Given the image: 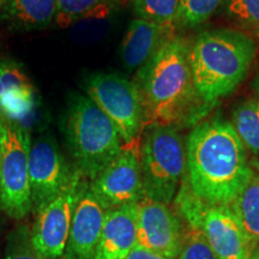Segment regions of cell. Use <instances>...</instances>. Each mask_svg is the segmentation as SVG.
Listing matches in <instances>:
<instances>
[{
  "mask_svg": "<svg viewBox=\"0 0 259 259\" xmlns=\"http://www.w3.org/2000/svg\"><path fill=\"white\" fill-rule=\"evenodd\" d=\"M84 180L85 178L76 168L66 189L36 213V219L30 229L31 244L45 258H63L73 211Z\"/></svg>",
  "mask_w": 259,
  "mask_h": 259,
  "instance_id": "cell-9",
  "label": "cell"
},
{
  "mask_svg": "<svg viewBox=\"0 0 259 259\" xmlns=\"http://www.w3.org/2000/svg\"><path fill=\"white\" fill-rule=\"evenodd\" d=\"M226 16L247 29L259 30V0H225Z\"/></svg>",
  "mask_w": 259,
  "mask_h": 259,
  "instance_id": "cell-24",
  "label": "cell"
},
{
  "mask_svg": "<svg viewBox=\"0 0 259 259\" xmlns=\"http://www.w3.org/2000/svg\"><path fill=\"white\" fill-rule=\"evenodd\" d=\"M255 56L253 40L233 29L204 31L190 50L194 90L204 102H218L245 79Z\"/></svg>",
  "mask_w": 259,
  "mask_h": 259,
  "instance_id": "cell-3",
  "label": "cell"
},
{
  "mask_svg": "<svg viewBox=\"0 0 259 259\" xmlns=\"http://www.w3.org/2000/svg\"><path fill=\"white\" fill-rule=\"evenodd\" d=\"M185 173V181L194 196L211 205H231L254 170L232 124L215 119L191 131Z\"/></svg>",
  "mask_w": 259,
  "mask_h": 259,
  "instance_id": "cell-1",
  "label": "cell"
},
{
  "mask_svg": "<svg viewBox=\"0 0 259 259\" xmlns=\"http://www.w3.org/2000/svg\"><path fill=\"white\" fill-rule=\"evenodd\" d=\"M87 96L115 125L124 144L137 142L144 127V112L136 84L114 72L94 73L87 78Z\"/></svg>",
  "mask_w": 259,
  "mask_h": 259,
  "instance_id": "cell-8",
  "label": "cell"
},
{
  "mask_svg": "<svg viewBox=\"0 0 259 259\" xmlns=\"http://www.w3.org/2000/svg\"><path fill=\"white\" fill-rule=\"evenodd\" d=\"M250 259H259V245L255 247V250L253 251V253H252Z\"/></svg>",
  "mask_w": 259,
  "mask_h": 259,
  "instance_id": "cell-28",
  "label": "cell"
},
{
  "mask_svg": "<svg viewBox=\"0 0 259 259\" xmlns=\"http://www.w3.org/2000/svg\"><path fill=\"white\" fill-rule=\"evenodd\" d=\"M120 0H57L54 23L67 28L90 18H106L118 9Z\"/></svg>",
  "mask_w": 259,
  "mask_h": 259,
  "instance_id": "cell-18",
  "label": "cell"
},
{
  "mask_svg": "<svg viewBox=\"0 0 259 259\" xmlns=\"http://www.w3.org/2000/svg\"><path fill=\"white\" fill-rule=\"evenodd\" d=\"M178 259H220L211 250L204 236L196 229L189 228L184 231L183 245Z\"/></svg>",
  "mask_w": 259,
  "mask_h": 259,
  "instance_id": "cell-25",
  "label": "cell"
},
{
  "mask_svg": "<svg viewBox=\"0 0 259 259\" xmlns=\"http://www.w3.org/2000/svg\"><path fill=\"white\" fill-rule=\"evenodd\" d=\"M64 124L73 166L89 181L121 153L124 144L115 125L87 95L71 97Z\"/></svg>",
  "mask_w": 259,
  "mask_h": 259,
  "instance_id": "cell-4",
  "label": "cell"
},
{
  "mask_svg": "<svg viewBox=\"0 0 259 259\" xmlns=\"http://www.w3.org/2000/svg\"><path fill=\"white\" fill-rule=\"evenodd\" d=\"M106 210L84 180L80 189L63 259H94L102 233Z\"/></svg>",
  "mask_w": 259,
  "mask_h": 259,
  "instance_id": "cell-13",
  "label": "cell"
},
{
  "mask_svg": "<svg viewBox=\"0 0 259 259\" xmlns=\"http://www.w3.org/2000/svg\"><path fill=\"white\" fill-rule=\"evenodd\" d=\"M180 0H134L137 18L162 25H173Z\"/></svg>",
  "mask_w": 259,
  "mask_h": 259,
  "instance_id": "cell-22",
  "label": "cell"
},
{
  "mask_svg": "<svg viewBox=\"0 0 259 259\" xmlns=\"http://www.w3.org/2000/svg\"><path fill=\"white\" fill-rule=\"evenodd\" d=\"M30 148V131L0 111V209L15 220L32 210Z\"/></svg>",
  "mask_w": 259,
  "mask_h": 259,
  "instance_id": "cell-7",
  "label": "cell"
},
{
  "mask_svg": "<svg viewBox=\"0 0 259 259\" xmlns=\"http://www.w3.org/2000/svg\"><path fill=\"white\" fill-rule=\"evenodd\" d=\"M171 25L135 18L128 24L120 47L121 63L127 71L139 70L170 37Z\"/></svg>",
  "mask_w": 259,
  "mask_h": 259,
  "instance_id": "cell-15",
  "label": "cell"
},
{
  "mask_svg": "<svg viewBox=\"0 0 259 259\" xmlns=\"http://www.w3.org/2000/svg\"><path fill=\"white\" fill-rule=\"evenodd\" d=\"M254 164H255V167H257V169L259 170V162H254Z\"/></svg>",
  "mask_w": 259,
  "mask_h": 259,
  "instance_id": "cell-30",
  "label": "cell"
},
{
  "mask_svg": "<svg viewBox=\"0 0 259 259\" xmlns=\"http://www.w3.org/2000/svg\"><path fill=\"white\" fill-rule=\"evenodd\" d=\"M223 4L225 0H180L174 24L184 28L198 27Z\"/></svg>",
  "mask_w": 259,
  "mask_h": 259,
  "instance_id": "cell-21",
  "label": "cell"
},
{
  "mask_svg": "<svg viewBox=\"0 0 259 259\" xmlns=\"http://www.w3.org/2000/svg\"><path fill=\"white\" fill-rule=\"evenodd\" d=\"M126 259H167L162 255L155 253V252H151L147 250V248L142 247V246H136V247L130 252Z\"/></svg>",
  "mask_w": 259,
  "mask_h": 259,
  "instance_id": "cell-26",
  "label": "cell"
},
{
  "mask_svg": "<svg viewBox=\"0 0 259 259\" xmlns=\"http://www.w3.org/2000/svg\"><path fill=\"white\" fill-rule=\"evenodd\" d=\"M177 215L204 236L220 259H250L257 244L246 234L229 205H211L196 197L186 181L176 196Z\"/></svg>",
  "mask_w": 259,
  "mask_h": 259,
  "instance_id": "cell-6",
  "label": "cell"
},
{
  "mask_svg": "<svg viewBox=\"0 0 259 259\" xmlns=\"http://www.w3.org/2000/svg\"><path fill=\"white\" fill-rule=\"evenodd\" d=\"M190 50L184 38L170 36L138 70L134 83L143 106L144 125H173L197 95Z\"/></svg>",
  "mask_w": 259,
  "mask_h": 259,
  "instance_id": "cell-2",
  "label": "cell"
},
{
  "mask_svg": "<svg viewBox=\"0 0 259 259\" xmlns=\"http://www.w3.org/2000/svg\"><path fill=\"white\" fill-rule=\"evenodd\" d=\"M229 206L246 234L259 245V174H253Z\"/></svg>",
  "mask_w": 259,
  "mask_h": 259,
  "instance_id": "cell-19",
  "label": "cell"
},
{
  "mask_svg": "<svg viewBox=\"0 0 259 259\" xmlns=\"http://www.w3.org/2000/svg\"><path fill=\"white\" fill-rule=\"evenodd\" d=\"M3 259H48L41 255L31 244L30 229L19 225L12 229L6 240Z\"/></svg>",
  "mask_w": 259,
  "mask_h": 259,
  "instance_id": "cell-23",
  "label": "cell"
},
{
  "mask_svg": "<svg viewBox=\"0 0 259 259\" xmlns=\"http://www.w3.org/2000/svg\"><path fill=\"white\" fill-rule=\"evenodd\" d=\"M137 142L122 145L119 156L89 181L90 190L106 211L145 198Z\"/></svg>",
  "mask_w": 259,
  "mask_h": 259,
  "instance_id": "cell-10",
  "label": "cell"
},
{
  "mask_svg": "<svg viewBox=\"0 0 259 259\" xmlns=\"http://www.w3.org/2000/svg\"><path fill=\"white\" fill-rule=\"evenodd\" d=\"M184 239L181 220L166 204L144 198L138 204L137 245L167 259H178Z\"/></svg>",
  "mask_w": 259,
  "mask_h": 259,
  "instance_id": "cell-12",
  "label": "cell"
},
{
  "mask_svg": "<svg viewBox=\"0 0 259 259\" xmlns=\"http://www.w3.org/2000/svg\"><path fill=\"white\" fill-rule=\"evenodd\" d=\"M36 102V92L21 65L0 61V111L12 120L28 116Z\"/></svg>",
  "mask_w": 259,
  "mask_h": 259,
  "instance_id": "cell-16",
  "label": "cell"
},
{
  "mask_svg": "<svg viewBox=\"0 0 259 259\" xmlns=\"http://www.w3.org/2000/svg\"><path fill=\"white\" fill-rule=\"evenodd\" d=\"M138 204L107 210L94 259H126L137 246Z\"/></svg>",
  "mask_w": 259,
  "mask_h": 259,
  "instance_id": "cell-14",
  "label": "cell"
},
{
  "mask_svg": "<svg viewBox=\"0 0 259 259\" xmlns=\"http://www.w3.org/2000/svg\"><path fill=\"white\" fill-rule=\"evenodd\" d=\"M232 126L244 147L259 155V100H246L233 112Z\"/></svg>",
  "mask_w": 259,
  "mask_h": 259,
  "instance_id": "cell-20",
  "label": "cell"
},
{
  "mask_svg": "<svg viewBox=\"0 0 259 259\" xmlns=\"http://www.w3.org/2000/svg\"><path fill=\"white\" fill-rule=\"evenodd\" d=\"M57 0H8L2 19L16 30H40L54 22Z\"/></svg>",
  "mask_w": 259,
  "mask_h": 259,
  "instance_id": "cell-17",
  "label": "cell"
},
{
  "mask_svg": "<svg viewBox=\"0 0 259 259\" xmlns=\"http://www.w3.org/2000/svg\"><path fill=\"white\" fill-rule=\"evenodd\" d=\"M74 170L76 167L65 160L58 144L51 137L44 136L31 142L29 179L35 215L66 189Z\"/></svg>",
  "mask_w": 259,
  "mask_h": 259,
  "instance_id": "cell-11",
  "label": "cell"
},
{
  "mask_svg": "<svg viewBox=\"0 0 259 259\" xmlns=\"http://www.w3.org/2000/svg\"><path fill=\"white\" fill-rule=\"evenodd\" d=\"M253 88H254V90H255V92H257V94L259 95V71H258L257 76H255V78L253 80Z\"/></svg>",
  "mask_w": 259,
  "mask_h": 259,
  "instance_id": "cell-27",
  "label": "cell"
},
{
  "mask_svg": "<svg viewBox=\"0 0 259 259\" xmlns=\"http://www.w3.org/2000/svg\"><path fill=\"white\" fill-rule=\"evenodd\" d=\"M145 198L166 205L176 199L186 171V149L173 125H151L139 150Z\"/></svg>",
  "mask_w": 259,
  "mask_h": 259,
  "instance_id": "cell-5",
  "label": "cell"
},
{
  "mask_svg": "<svg viewBox=\"0 0 259 259\" xmlns=\"http://www.w3.org/2000/svg\"><path fill=\"white\" fill-rule=\"evenodd\" d=\"M6 2H8V0H0V9L4 8V5L6 4Z\"/></svg>",
  "mask_w": 259,
  "mask_h": 259,
  "instance_id": "cell-29",
  "label": "cell"
}]
</instances>
